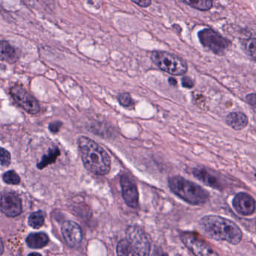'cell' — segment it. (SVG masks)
Returning <instances> with one entry per match:
<instances>
[{
    "label": "cell",
    "mask_w": 256,
    "mask_h": 256,
    "mask_svg": "<svg viewBox=\"0 0 256 256\" xmlns=\"http://www.w3.org/2000/svg\"><path fill=\"white\" fill-rule=\"evenodd\" d=\"M245 50L251 58L256 62V38L246 39L243 42Z\"/></svg>",
    "instance_id": "44dd1931"
},
{
    "label": "cell",
    "mask_w": 256,
    "mask_h": 256,
    "mask_svg": "<svg viewBox=\"0 0 256 256\" xmlns=\"http://www.w3.org/2000/svg\"><path fill=\"white\" fill-rule=\"evenodd\" d=\"M12 162V156L10 153L6 149L0 147V164L2 166L8 167Z\"/></svg>",
    "instance_id": "cb8c5ba5"
},
{
    "label": "cell",
    "mask_w": 256,
    "mask_h": 256,
    "mask_svg": "<svg viewBox=\"0 0 256 256\" xmlns=\"http://www.w3.org/2000/svg\"><path fill=\"white\" fill-rule=\"evenodd\" d=\"M46 219V213L44 211H37L36 213H32L28 218V224L32 228L34 229H38L42 228L44 224Z\"/></svg>",
    "instance_id": "ac0fdd59"
},
{
    "label": "cell",
    "mask_w": 256,
    "mask_h": 256,
    "mask_svg": "<svg viewBox=\"0 0 256 256\" xmlns=\"http://www.w3.org/2000/svg\"><path fill=\"white\" fill-rule=\"evenodd\" d=\"M168 186L174 195L192 205L206 204L210 198V195L206 189L178 176L171 177L168 180Z\"/></svg>",
    "instance_id": "3957f363"
},
{
    "label": "cell",
    "mask_w": 256,
    "mask_h": 256,
    "mask_svg": "<svg viewBox=\"0 0 256 256\" xmlns=\"http://www.w3.org/2000/svg\"><path fill=\"white\" fill-rule=\"evenodd\" d=\"M160 256H168L166 255V254H162V255H161Z\"/></svg>",
    "instance_id": "1f68e13d"
},
{
    "label": "cell",
    "mask_w": 256,
    "mask_h": 256,
    "mask_svg": "<svg viewBox=\"0 0 256 256\" xmlns=\"http://www.w3.org/2000/svg\"><path fill=\"white\" fill-rule=\"evenodd\" d=\"M226 123L234 130H243L249 124V117L240 111L232 112L226 117Z\"/></svg>",
    "instance_id": "5bb4252c"
},
{
    "label": "cell",
    "mask_w": 256,
    "mask_h": 256,
    "mask_svg": "<svg viewBox=\"0 0 256 256\" xmlns=\"http://www.w3.org/2000/svg\"><path fill=\"white\" fill-rule=\"evenodd\" d=\"M180 239L184 246L195 256H219L204 239L195 233H182Z\"/></svg>",
    "instance_id": "8992f818"
},
{
    "label": "cell",
    "mask_w": 256,
    "mask_h": 256,
    "mask_svg": "<svg viewBox=\"0 0 256 256\" xmlns=\"http://www.w3.org/2000/svg\"><path fill=\"white\" fill-rule=\"evenodd\" d=\"M126 235H127L126 240L138 255H150V240L147 234L141 228L136 225L128 227Z\"/></svg>",
    "instance_id": "52a82bcc"
},
{
    "label": "cell",
    "mask_w": 256,
    "mask_h": 256,
    "mask_svg": "<svg viewBox=\"0 0 256 256\" xmlns=\"http://www.w3.org/2000/svg\"><path fill=\"white\" fill-rule=\"evenodd\" d=\"M4 252V245H3L2 240L1 237H0V255Z\"/></svg>",
    "instance_id": "f1b7e54d"
},
{
    "label": "cell",
    "mask_w": 256,
    "mask_h": 256,
    "mask_svg": "<svg viewBox=\"0 0 256 256\" xmlns=\"http://www.w3.org/2000/svg\"><path fill=\"white\" fill-rule=\"evenodd\" d=\"M62 126V123L60 121H55L54 123H50L49 126V129L52 132V133H57L58 131L61 129Z\"/></svg>",
    "instance_id": "484cf974"
},
{
    "label": "cell",
    "mask_w": 256,
    "mask_h": 256,
    "mask_svg": "<svg viewBox=\"0 0 256 256\" xmlns=\"http://www.w3.org/2000/svg\"><path fill=\"white\" fill-rule=\"evenodd\" d=\"M152 61L159 69L172 75H184L188 65L182 57L167 51H154L150 55Z\"/></svg>",
    "instance_id": "277c9868"
},
{
    "label": "cell",
    "mask_w": 256,
    "mask_h": 256,
    "mask_svg": "<svg viewBox=\"0 0 256 256\" xmlns=\"http://www.w3.org/2000/svg\"><path fill=\"white\" fill-rule=\"evenodd\" d=\"M49 237L44 233H33L26 239L28 247L32 249H42L49 243Z\"/></svg>",
    "instance_id": "2e32d148"
},
{
    "label": "cell",
    "mask_w": 256,
    "mask_h": 256,
    "mask_svg": "<svg viewBox=\"0 0 256 256\" xmlns=\"http://www.w3.org/2000/svg\"><path fill=\"white\" fill-rule=\"evenodd\" d=\"M28 256H42V255L39 253H31V254H30V255H28Z\"/></svg>",
    "instance_id": "4dcf8cb0"
},
{
    "label": "cell",
    "mask_w": 256,
    "mask_h": 256,
    "mask_svg": "<svg viewBox=\"0 0 256 256\" xmlns=\"http://www.w3.org/2000/svg\"><path fill=\"white\" fill-rule=\"evenodd\" d=\"M200 224L204 234L216 241L238 245L243 239V232L237 224L222 216H206L201 219Z\"/></svg>",
    "instance_id": "7a4b0ae2"
},
{
    "label": "cell",
    "mask_w": 256,
    "mask_h": 256,
    "mask_svg": "<svg viewBox=\"0 0 256 256\" xmlns=\"http://www.w3.org/2000/svg\"><path fill=\"white\" fill-rule=\"evenodd\" d=\"M10 93L14 102L26 112L31 114H37L40 112V104L37 99L22 86H14L10 89Z\"/></svg>",
    "instance_id": "ba28073f"
},
{
    "label": "cell",
    "mask_w": 256,
    "mask_h": 256,
    "mask_svg": "<svg viewBox=\"0 0 256 256\" xmlns=\"http://www.w3.org/2000/svg\"><path fill=\"white\" fill-rule=\"evenodd\" d=\"M134 3L141 6V7H148L152 4V2L150 0H140V1H136V0L134 1Z\"/></svg>",
    "instance_id": "83f0119b"
},
{
    "label": "cell",
    "mask_w": 256,
    "mask_h": 256,
    "mask_svg": "<svg viewBox=\"0 0 256 256\" xmlns=\"http://www.w3.org/2000/svg\"><path fill=\"white\" fill-rule=\"evenodd\" d=\"M3 180L8 184L16 185L20 182V178L15 171H9L3 176Z\"/></svg>",
    "instance_id": "603a6c76"
},
{
    "label": "cell",
    "mask_w": 256,
    "mask_h": 256,
    "mask_svg": "<svg viewBox=\"0 0 256 256\" xmlns=\"http://www.w3.org/2000/svg\"><path fill=\"white\" fill-rule=\"evenodd\" d=\"M118 100L120 105H122L124 108H134L135 105L130 94L128 93H123L118 95Z\"/></svg>",
    "instance_id": "7402d4cb"
},
{
    "label": "cell",
    "mask_w": 256,
    "mask_h": 256,
    "mask_svg": "<svg viewBox=\"0 0 256 256\" xmlns=\"http://www.w3.org/2000/svg\"><path fill=\"white\" fill-rule=\"evenodd\" d=\"M19 59L18 50L8 42L0 41V60L14 63Z\"/></svg>",
    "instance_id": "9a60e30c"
},
{
    "label": "cell",
    "mask_w": 256,
    "mask_h": 256,
    "mask_svg": "<svg viewBox=\"0 0 256 256\" xmlns=\"http://www.w3.org/2000/svg\"><path fill=\"white\" fill-rule=\"evenodd\" d=\"M78 147L84 166L88 171L96 175L109 174L110 156L102 146L88 137L81 136L78 139Z\"/></svg>",
    "instance_id": "6da1fadb"
},
{
    "label": "cell",
    "mask_w": 256,
    "mask_h": 256,
    "mask_svg": "<svg viewBox=\"0 0 256 256\" xmlns=\"http://www.w3.org/2000/svg\"><path fill=\"white\" fill-rule=\"evenodd\" d=\"M232 204L234 210L242 216H251L256 210V200L246 192L237 194L233 200Z\"/></svg>",
    "instance_id": "7c38bea8"
},
{
    "label": "cell",
    "mask_w": 256,
    "mask_h": 256,
    "mask_svg": "<svg viewBox=\"0 0 256 256\" xmlns=\"http://www.w3.org/2000/svg\"><path fill=\"white\" fill-rule=\"evenodd\" d=\"M0 210L8 217H16L22 213V201L14 192H4L0 195Z\"/></svg>",
    "instance_id": "9c48e42d"
},
{
    "label": "cell",
    "mask_w": 256,
    "mask_h": 256,
    "mask_svg": "<svg viewBox=\"0 0 256 256\" xmlns=\"http://www.w3.org/2000/svg\"><path fill=\"white\" fill-rule=\"evenodd\" d=\"M182 86L185 88L191 89L195 85V81L190 77L185 76L182 78Z\"/></svg>",
    "instance_id": "d4e9b609"
},
{
    "label": "cell",
    "mask_w": 256,
    "mask_h": 256,
    "mask_svg": "<svg viewBox=\"0 0 256 256\" xmlns=\"http://www.w3.org/2000/svg\"><path fill=\"white\" fill-rule=\"evenodd\" d=\"M183 3L200 11L210 10L214 6V2L210 0H200V1L188 0V1H183Z\"/></svg>",
    "instance_id": "ffe728a7"
},
{
    "label": "cell",
    "mask_w": 256,
    "mask_h": 256,
    "mask_svg": "<svg viewBox=\"0 0 256 256\" xmlns=\"http://www.w3.org/2000/svg\"><path fill=\"white\" fill-rule=\"evenodd\" d=\"M168 82H170V84H171V85H177V81H176V79H174V78H170V79H168Z\"/></svg>",
    "instance_id": "f546056e"
},
{
    "label": "cell",
    "mask_w": 256,
    "mask_h": 256,
    "mask_svg": "<svg viewBox=\"0 0 256 256\" xmlns=\"http://www.w3.org/2000/svg\"><path fill=\"white\" fill-rule=\"evenodd\" d=\"M246 101L256 111V93H251L246 96Z\"/></svg>",
    "instance_id": "4316f807"
},
{
    "label": "cell",
    "mask_w": 256,
    "mask_h": 256,
    "mask_svg": "<svg viewBox=\"0 0 256 256\" xmlns=\"http://www.w3.org/2000/svg\"><path fill=\"white\" fill-rule=\"evenodd\" d=\"M192 174L200 181L203 182L204 184L210 187L214 188L216 190H222L225 186L224 178L220 174H218L213 170L201 167L196 168L192 171Z\"/></svg>",
    "instance_id": "30bf717a"
},
{
    "label": "cell",
    "mask_w": 256,
    "mask_h": 256,
    "mask_svg": "<svg viewBox=\"0 0 256 256\" xmlns=\"http://www.w3.org/2000/svg\"><path fill=\"white\" fill-rule=\"evenodd\" d=\"M198 36L202 45L216 55H224L232 45L228 39L212 28L200 30Z\"/></svg>",
    "instance_id": "5b68a950"
},
{
    "label": "cell",
    "mask_w": 256,
    "mask_h": 256,
    "mask_svg": "<svg viewBox=\"0 0 256 256\" xmlns=\"http://www.w3.org/2000/svg\"><path fill=\"white\" fill-rule=\"evenodd\" d=\"M60 154H61V153H60V149L58 147L50 149L48 154L44 155L42 158V161L38 164V168L39 169H44L48 165L54 163L56 161L57 158L60 156Z\"/></svg>",
    "instance_id": "e0dca14e"
},
{
    "label": "cell",
    "mask_w": 256,
    "mask_h": 256,
    "mask_svg": "<svg viewBox=\"0 0 256 256\" xmlns=\"http://www.w3.org/2000/svg\"><path fill=\"white\" fill-rule=\"evenodd\" d=\"M121 186L123 198L126 204L131 208H138L140 196L138 188L134 180L128 174H123L121 177Z\"/></svg>",
    "instance_id": "8fae6325"
},
{
    "label": "cell",
    "mask_w": 256,
    "mask_h": 256,
    "mask_svg": "<svg viewBox=\"0 0 256 256\" xmlns=\"http://www.w3.org/2000/svg\"><path fill=\"white\" fill-rule=\"evenodd\" d=\"M117 254L118 256H140L126 240H122L118 243L117 246Z\"/></svg>",
    "instance_id": "d6986e66"
},
{
    "label": "cell",
    "mask_w": 256,
    "mask_h": 256,
    "mask_svg": "<svg viewBox=\"0 0 256 256\" xmlns=\"http://www.w3.org/2000/svg\"><path fill=\"white\" fill-rule=\"evenodd\" d=\"M62 233L70 247H76L82 240V231L80 225L73 221H67L62 226Z\"/></svg>",
    "instance_id": "4fadbf2b"
}]
</instances>
